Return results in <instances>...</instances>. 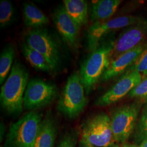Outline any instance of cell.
<instances>
[{
    "label": "cell",
    "instance_id": "18",
    "mask_svg": "<svg viewBox=\"0 0 147 147\" xmlns=\"http://www.w3.org/2000/svg\"><path fill=\"white\" fill-rule=\"evenodd\" d=\"M22 53L34 68L44 71H51L47 60L42 55L30 47L25 42L22 45Z\"/></svg>",
    "mask_w": 147,
    "mask_h": 147
},
{
    "label": "cell",
    "instance_id": "5",
    "mask_svg": "<svg viewBox=\"0 0 147 147\" xmlns=\"http://www.w3.org/2000/svg\"><path fill=\"white\" fill-rule=\"evenodd\" d=\"M81 140L96 147H110L115 142L110 117L102 113L90 118L84 123Z\"/></svg>",
    "mask_w": 147,
    "mask_h": 147
},
{
    "label": "cell",
    "instance_id": "6",
    "mask_svg": "<svg viewBox=\"0 0 147 147\" xmlns=\"http://www.w3.org/2000/svg\"><path fill=\"white\" fill-rule=\"evenodd\" d=\"M25 42L44 57L51 71L58 68L61 62L58 45L51 34L41 28H33L27 33Z\"/></svg>",
    "mask_w": 147,
    "mask_h": 147
},
{
    "label": "cell",
    "instance_id": "28",
    "mask_svg": "<svg viewBox=\"0 0 147 147\" xmlns=\"http://www.w3.org/2000/svg\"><path fill=\"white\" fill-rule=\"evenodd\" d=\"M110 147H119L118 144H113Z\"/></svg>",
    "mask_w": 147,
    "mask_h": 147
},
{
    "label": "cell",
    "instance_id": "13",
    "mask_svg": "<svg viewBox=\"0 0 147 147\" xmlns=\"http://www.w3.org/2000/svg\"><path fill=\"white\" fill-rule=\"evenodd\" d=\"M147 44H141L111 61L109 67L105 71L100 81L101 82L109 81L124 73L125 71H127L136 62L145 49Z\"/></svg>",
    "mask_w": 147,
    "mask_h": 147
},
{
    "label": "cell",
    "instance_id": "14",
    "mask_svg": "<svg viewBox=\"0 0 147 147\" xmlns=\"http://www.w3.org/2000/svg\"><path fill=\"white\" fill-rule=\"evenodd\" d=\"M57 126L50 116L42 120L33 147H55L57 136Z\"/></svg>",
    "mask_w": 147,
    "mask_h": 147
},
{
    "label": "cell",
    "instance_id": "19",
    "mask_svg": "<svg viewBox=\"0 0 147 147\" xmlns=\"http://www.w3.org/2000/svg\"><path fill=\"white\" fill-rule=\"evenodd\" d=\"M15 56V51L11 45H8L3 49L0 56V84H2L9 73L13 59Z\"/></svg>",
    "mask_w": 147,
    "mask_h": 147
},
{
    "label": "cell",
    "instance_id": "29",
    "mask_svg": "<svg viewBox=\"0 0 147 147\" xmlns=\"http://www.w3.org/2000/svg\"><path fill=\"white\" fill-rule=\"evenodd\" d=\"M1 147H2V146H1Z\"/></svg>",
    "mask_w": 147,
    "mask_h": 147
},
{
    "label": "cell",
    "instance_id": "4",
    "mask_svg": "<svg viewBox=\"0 0 147 147\" xmlns=\"http://www.w3.org/2000/svg\"><path fill=\"white\" fill-rule=\"evenodd\" d=\"M42 116L31 111L11 124L6 136L5 147H33L36 141Z\"/></svg>",
    "mask_w": 147,
    "mask_h": 147
},
{
    "label": "cell",
    "instance_id": "25",
    "mask_svg": "<svg viewBox=\"0 0 147 147\" xmlns=\"http://www.w3.org/2000/svg\"><path fill=\"white\" fill-rule=\"evenodd\" d=\"M79 147H96L90 144L88 142H86L82 140H80L79 142Z\"/></svg>",
    "mask_w": 147,
    "mask_h": 147
},
{
    "label": "cell",
    "instance_id": "20",
    "mask_svg": "<svg viewBox=\"0 0 147 147\" xmlns=\"http://www.w3.org/2000/svg\"><path fill=\"white\" fill-rule=\"evenodd\" d=\"M14 8L8 1L1 0L0 1V26L5 27L8 26L13 19Z\"/></svg>",
    "mask_w": 147,
    "mask_h": 147
},
{
    "label": "cell",
    "instance_id": "17",
    "mask_svg": "<svg viewBox=\"0 0 147 147\" xmlns=\"http://www.w3.org/2000/svg\"><path fill=\"white\" fill-rule=\"evenodd\" d=\"M23 16L25 26L37 28L46 25L49 18L34 4L27 2L23 5Z\"/></svg>",
    "mask_w": 147,
    "mask_h": 147
},
{
    "label": "cell",
    "instance_id": "7",
    "mask_svg": "<svg viewBox=\"0 0 147 147\" xmlns=\"http://www.w3.org/2000/svg\"><path fill=\"white\" fill-rule=\"evenodd\" d=\"M140 16H123L106 21L94 22L87 31V46L90 53L99 46L102 39L112 32L125 28L141 21Z\"/></svg>",
    "mask_w": 147,
    "mask_h": 147
},
{
    "label": "cell",
    "instance_id": "10",
    "mask_svg": "<svg viewBox=\"0 0 147 147\" xmlns=\"http://www.w3.org/2000/svg\"><path fill=\"white\" fill-rule=\"evenodd\" d=\"M147 39V18H143L131 26L127 27L115 40L111 61L121 54L143 44Z\"/></svg>",
    "mask_w": 147,
    "mask_h": 147
},
{
    "label": "cell",
    "instance_id": "22",
    "mask_svg": "<svg viewBox=\"0 0 147 147\" xmlns=\"http://www.w3.org/2000/svg\"><path fill=\"white\" fill-rule=\"evenodd\" d=\"M130 97L138 98L147 101V76L142 79L141 82L129 93Z\"/></svg>",
    "mask_w": 147,
    "mask_h": 147
},
{
    "label": "cell",
    "instance_id": "8",
    "mask_svg": "<svg viewBox=\"0 0 147 147\" xmlns=\"http://www.w3.org/2000/svg\"><path fill=\"white\" fill-rule=\"evenodd\" d=\"M139 109L138 104H132L113 111L110 119L115 142L124 143L129 138L136 125Z\"/></svg>",
    "mask_w": 147,
    "mask_h": 147
},
{
    "label": "cell",
    "instance_id": "1",
    "mask_svg": "<svg viewBox=\"0 0 147 147\" xmlns=\"http://www.w3.org/2000/svg\"><path fill=\"white\" fill-rule=\"evenodd\" d=\"M28 78L29 72L26 68L19 62L16 61L1 90V106L9 114L18 115L22 112L24 97Z\"/></svg>",
    "mask_w": 147,
    "mask_h": 147
},
{
    "label": "cell",
    "instance_id": "27",
    "mask_svg": "<svg viewBox=\"0 0 147 147\" xmlns=\"http://www.w3.org/2000/svg\"><path fill=\"white\" fill-rule=\"evenodd\" d=\"M122 147H137L136 146L131 144H124Z\"/></svg>",
    "mask_w": 147,
    "mask_h": 147
},
{
    "label": "cell",
    "instance_id": "12",
    "mask_svg": "<svg viewBox=\"0 0 147 147\" xmlns=\"http://www.w3.org/2000/svg\"><path fill=\"white\" fill-rule=\"evenodd\" d=\"M53 20L65 43L71 48H78L81 27L69 15L64 6H59L54 11Z\"/></svg>",
    "mask_w": 147,
    "mask_h": 147
},
{
    "label": "cell",
    "instance_id": "2",
    "mask_svg": "<svg viewBox=\"0 0 147 147\" xmlns=\"http://www.w3.org/2000/svg\"><path fill=\"white\" fill-rule=\"evenodd\" d=\"M115 43L113 38L101 42L82 64L80 75L87 94L93 90L109 67Z\"/></svg>",
    "mask_w": 147,
    "mask_h": 147
},
{
    "label": "cell",
    "instance_id": "11",
    "mask_svg": "<svg viewBox=\"0 0 147 147\" xmlns=\"http://www.w3.org/2000/svg\"><path fill=\"white\" fill-rule=\"evenodd\" d=\"M142 75L137 71L128 70L111 88L96 100L95 104L104 107L121 100L139 84Z\"/></svg>",
    "mask_w": 147,
    "mask_h": 147
},
{
    "label": "cell",
    "instance_id": "26",
    "mask_svg": "<svg viewBox=\"0 0 147 147\" xmlns=\"http://www.w3.org/2000/svg\"><path fill=\"white\" fill-rule=\"evenodd\" d=\"M139 147H147V137L142 141V143Z\"/></svg>",
    "mask_w": 147,
    "mask_h": 147
},
{
    "label": "cell",
    "instance_id": "15",
    "mask_svg": "<svg viewBox=\"0 0 147 147\" xmlns=\"http://www.w3.org/2000/svg\"><path fill=\"white\" fill-rule=\"evenodd\" d=\"M120 0H98L93 1L90 18L93 23L108 20L116 12L121 4Z\"/></svg>",
    "mask_w": 147,
    "mask_h": 147
},
{
    "label": "cell",
    "instance_id": "3",
    "mask_svg": "<svg viewBox=\"0 0 147 147\" xmlns=\"http://www.w3.org/2000/svg\"><path fill=\"white\" fill-rule=\"evenodd\" d=\"M80 75L71 74L67 80L57 105V110L63 116L75 119L84 111L88 100Z\"/></svg>",
    "mask_w": 147,
    "mask_h": 147
},
{
    "label": "cell",
    "instance_id": "16",
    "mask_svg": "<svg viewBox=\"0 0 147 147\" xmlns=\"http://www.w3.org/2000/svg\"><path fill=\"white\" fill-rule=\"evenodd\" d=\"M64 7L74 21L81 27L88 22V4L84 0H64Z\"/></svg>",
    "mask_w": 147,
    "mask_h": 147
},
{
    "label": "cell",
    "instance_id": "21",
    "mask_svg": "<svg viewBox=\"0 0 147 147\" xmlns=\"http://www.w3.org/2000/svg\"><path fill=\"white\" fill-rule=\"evenodd\" d=\"M129 70H136L143 76H147V44L145 49L137 59L136 62L133 64Z\"/></svg>",
    "mask_w": 147,
    "mask_h": 147
},
{
    "label": "cell",
    "instance_id": "24",
    "mask_svg": "<svg viewBox=\"0 0 147 147\" xmlns=\"http://www.w3.org/2000/svg\"><path fill=\"white\" fill-rule=\"evenodd\" d=\"M78 137L77 132L68 133L61 140L57 147H76Z\"/></svg>",
    "mask_w": 147,
    "mask_h": 147
},
{
    "label": "cell",
    "instance_id": "9",
    "mask_svg": "<svg viewBox=\"0 0 147 147\" xmlns=\"http://www.w3.org/2000/svg\"><path fill=\"white\" fill-rule=\"evenodd\" d=\"M57 94L55 84L40 79L28 81L24 97V107L26 110H34L50 104Z\"/></svg>",
    "mask_w": 147,
    "mask_h": 147
},
{
    "label": "cell",
    "instance_id": "23",
    "mask_svg": "<svg viewBox=\"0 0 147 147\" xmlns=\"http://www.w3.org/2000/svg\"><path fill=\"white\" fill-rule=\"evenodd\" d=\"M138 137L140 140H144L147 137V104L143 111L138 126Z\"/></svg>",
    "mask_w": 147,
    "mask_h": 147
}]
</instances>
